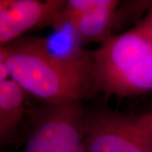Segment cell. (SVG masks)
Segmentation results:
<instances>
[{
	"mask_svg": "<svg viewBox=\"0 0 152 152\" xmlns=\"http://www.w3.org/2000/svg\"><path fill=\"white\" fill-rule=\"evenodd\" d=\"M10 78L48 105L81 103L98 91L93 51L63 55L50 51L42 38H22L0 46Z\"/></svg>",
	"mask_w": 152,
	"mask_h": 152,
	"instance_id": "6da1fadb",
	"label": "cell"
},
{
	"mask_svg": "<svg viewBox=\"0 0 152 152\" xmlns=\"http://www.w3.org/2000/svg\"><path fill=\"white\" fill-rule=\"evenodd\" d=\"M98 91L125 98L152 91V5L129 31L93 51Z\"/></svg>",
	"mask_w": 152,
	"mask_h": 152,
	"instance_id": "7a4b0ae2",
	"label": "cell"
},
{
	"mask_svg": "<svg viewBox=\"0 0 152 152\" xmlns=\"http://www.w3.org/2000/svg\"><path fill=\"white\" fill-rule=\"evenodd\" d=\"M87 152H151L152 111L127 115L113 111L86 115Z\"/></svg>",
	"mask_w": 152,
	"mask_h": 152,
	"instance_id": "3957f363",
	"label": "cell"
},
{
	"mask_svg": "<svg viewBox=\"0 0 152 152\" xmlns=\"http://www.w3.org/2000/svg\"><path fill=\"white\" fill-rule=\"evenodd\" d=\"M82 103L48 105L33 118L23 152H87Z\"/></svg>",
	"mask_w": 152,
	"mask_h": 152,
	"instance_id": "277c9868",
	"label": "cell"
},
{
	"mask_svg": "<svg viewBox=\"0 0 152 152\" xmlns=\"http://www.w3.org/2000/svg\"><path fill=\"white\" fill-rule=\"evenodd\" d=\"M120 5L118 0H67L53 26L69 25L81 41L102 42L113 35Z\"/></svg>",
	"mask_w": 152,
	"mask_h": 152,
	"instance_id": "5b68a950",
	"label": "cell"
},
{
	"mask_svg": "<svg viewBox=\"0 0 152 152\" xmlns=\"http://www.w3.org/2000/svg\"><path fill=\"white\" fill-rule=\"evenodd\" d=\"M65 0H12L0 16V46L16 41L33 28L53 26Z\"/></svg>",
	"mask_w": 152,
	"mask_h": 152,
	"instance_id": "8992f818",
	"label": "cell"
},
{
	"mask_svg": "<svg viewBox=\"0 0 152 152\" xmlns=\"http://www.w3.org/2000/svg\"><path fill=\"white\" fill-rule=\"evenodd\" d=\"M25 113V91L13 80L0 81V138L15 130Z\"/></svg>",
	"mask_w": 152,
	"mask_h": 152,
	"instance_id": "52a82bcc",
	"label": "cell"
},
{
	"mask_svg": "<svg viewBox=\"0 0 152 152\" xmlns=\"http://www.w3.org/2000/svg\"><path fill=\"white\" fill-rule=\"evenodd\" d=\"M7 79H10V75L0 55V81L5 80Z\"/></svg>",
	"mask_w": 152,
	"mask_h": 152,
	"instance_id": "ba28073f",
	"label": "cell"
},
{
	"mask_svg": "<svg viewBox=\"0 0 152 152\" xmlns=\"http://www.w3.org/2000/svg\"><path fill=\"white\" fill-rule=\"evenodd\" d=\"M12 0H0V16L3 14V12L5 10V9L10 5Z\"/></svg>",
	"mask_w": 152,
	"mask_h": 152,
	"instance_id": "9c48e42d",
	"label": "cell"
},
{
	"mask_svg": "<svg viewBox=\"0 0 152 152\" xmlns=\"http://www.w3.org/2000/svg\"><path fill=\"white\" fill-rule=\"evenodd\" d=\"M1 140H2V139H1V138H0V143H1Z\"/></svg>",
	"mask_w": 152,
	"mask_h": 152,
	"instance_id": "30bf717a",
	"label": "cell"
},
{
	"mask_svg": "<svg viewBox=\"0 0 152 152\" xmlns=\"http://www.w3.org/2000/svg\"><path fill=\"white\" fill-rule=\"evenodd\" d=\"M151 152H152V149H151Z\"/></svg>",
	"mask_w": 152,
	"mask_h": 152,
	"instance_id": "8fae6325",
	"label": "cell"
}]
</instances>
